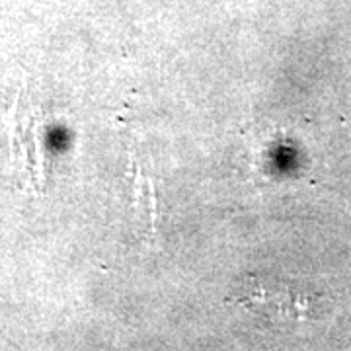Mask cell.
<instances>
[{"instance_id": "obj_1", "label": "cell", "mask_w": 351, "mask_h": 351, "mask_svg": "<svg viewBox=\"0 0 351 351\" xmlns=\"http://www.w3.org/2000/svg\"><path fill=\"white\" fill-rule=\"evenodd\" d=\"M316 301L311 291L267 276H248L237 289L234 302L262 322L283 324L301 322L316 313Z\"/></svg>"}]
</instances>
